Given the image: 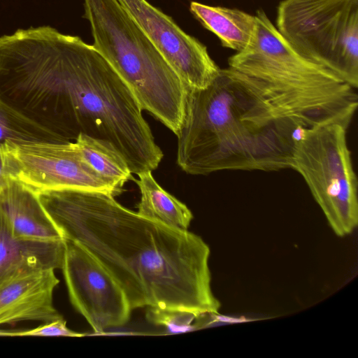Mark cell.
Listing matches in <instances>:
<instances>
[{"mask_svg": "<svg viewBox=\"0 0 358 358\" xmlns=\"http://www.w3.org/2000/svg\"><path fill=\"white\" fill-rule=\"evenodd\" d=\"M36 193L64 239L79 243L106 267L131 310L219 313L221 303L211 287L210 250L201 236L144 217L107 192Z\"/></svg>", "mask_w": 358, "mask_h": 358, "instance_id": "obj_1", "label": "cell"}, {"mask_svg": "<svg viewBox=\"0 0 358 358\" xmlns=\"http://www.w3.org/2000/svg\"><path fill=\"white\" fill-rule=\"evenodd\" d=\"M177 163L187 173L275 171L291 166L302 129L280 116L241 73L220 69L205 88H187Z\"/></svg>", "mask_w": 358, "mask_h": 358, "instance_id": "obj_2", "label": "cell"}, {"mask_svg": "<svg viewBox=\"0 0 358 358\" xmlns=\"http://www.w3.org/2000/svg\"><path fill=\"white\" fill-rule=\"evenodd\" d=\"M44 128L64 143L83 134L110 143L131 173L155 170L163 157L136 97L106 59L77 36L62 34L44 82Z\"/></svg>", "mask_w": 358, "mask_h": 358, "instance_id": "obj_3", "label": "cell"}, {"mask_svg": "<svg viewBox=\"0 0 358 358\" xmlns=\"http://www.w3.org/2000/svg\"><path fill=\"white\" fill-rule=\"evenodd\" d=\"M248 46L229 59L281 117L301 129L329 124L348 128L358 106L356 89L300 53L258 10Z\"/></svg>", "mask_w": 358, "mask_h": 358, "instance_id": "obj_4", "label": "cell"}, {"mask_svg": "<svg viewBox=\"0 0 358 358\" xmlns=\"http://www.w3.org/2000/svg\"><path fill=\"white\" fill-rule=\"evenodd\" d=\"M92 45L130 89L142 110L176 135L181 126L187 89L117 0H84Z\"/></svg>", "mask_w": 358, "mask_h": 358, "instance_id": "obj_5", "label": "cell"}, {"mask_svg": "<svg viewBox=\"0 0 358 358\" xmlns=\"http://www.w3.org/2000/svg\"><path fill=\"white\" fill-rule=\"evenodd\" d=\"M347 129L339 124L302 129L290 166L303 177L329 227L339 237L350 235L358 224L357 178Z\"/></svg>", "mask_w": 358, "mask_h": 358, "instance_id": "obj_6", "label": "cell"}, {"mask_svg": "<svg viewBox=\"0 0 358 358\" xmlns=\"http://www.w3.org/2000/svg\"><path fill=\"white\" fill-rule=\"evenodd\" d=\"M277 29L300 53L358 87V0H283Z\"/></svg>", "mask_w": 358, "mask_h": 358, "instance_id": "obj_7", "label": "cell"}, {"mask_svg": "<svg viewBox=\"0 0 358 358\" xmlns=\"http://www.w3.org/2000/svg\"><path fill=\"white\" fill-rule=\"evenodd\" d=\"M4 144L10 177L35 192L76 189L114 196L122 193L92 167L74 141Z\"/></svg>", "mask_w": 358, "mask_h": 358, "instance_id": "obj_8", "label": "cell"}, {"mask_svg": "<svg viewBox=\"0 0 358 358\" xmlns=\"http://www.w3.org/2000/svg\"><path fill=\"white\" fill-rule=\"evenodd\" d=\"M70 301L96 334L126 324L131 308L110 273L79 243L64 239L61 268Z\"/></svg>", "mask_w": 358, "mask_h": 358, "instance_id": "obj_9", "label": "cell"}, {"mask_svg": "<svg viewBox=\"0 0 358 358\" xmlns=\"http://www.w3.org/2000/svg\"><path fill=\"white\" fill-rule=\"evenodd\" d=\"M171 66L187 88L203 89L220 68L206 47L146 0H117Z\"/></svg>", "mask_w": 358, "mask_h": 358, "instance_id": "obj_10", "label": "cell"}, {"mask_svg": "<svg viewBox=\"0 0 358 358\" xmlns=\"http://www.w3.org/2000/svg\"><path fill=\"white\" fill-rule=\"evenodd\" d=\"M55 269L44 260L28 258L0 272V325L63 317L53 305V292L59 282Z\"/></svg>", "mask_w": 358, "mask_h": 358, "instance_id": "obj_11", "label": "cell"}, {"mask_svg": "<svg viewBox=\"0 0 358 358\" xmlns=\"http://www.w3.org/2000/svg\"><path fill=\"white\" fill-rule=\"evenodd\" d=\"M0 212L15 238L40 241L64 239L37 193L15 179L10 178L0 193Z\"/></svg>", "mask_w": 358, "mask_h": 358, "instance_id": "obj_12", "label": "cell"}, {"mask_svg": "<svg viewBox=\"0 0 358 358\" xmlns=\"http://www.w3.org/2000/svg\"><path fill=\"white\" fill-rule=\"evenodd\" d=\"M190 10L207 29L215 34L223 46L238 52L250 43L256 28L255 16L238 9L210 6L192 1Z\"/></svg>", "mask_w": 358, "mask_h": 358, "instance_id": "obj_13", "label": "cell"}, {"mask_svg": "<svg viewBox=\"0 0 358 358\" xmlns=\"http://www.w3.org/2000/svg\"><path fill=\"white\" fill-rule=\"evenodd\" d=\"M136 180L141 199L137 213L167 226L187 230L193 215L187 206L165 191L155 180L152 172L138 175Z\"/></svg>", "mask_w": 358, "mask_h": 358, "instance_id": "obj_14", "label": "cell"}, {"mask_svg": "<svg viewBox=\"0 0 358 358\" xmlns=\"http://www.w3.org/2000/svg\"><path fill=\"white\" fill-rule=\"evenodd\" d=\"M64 252V239L40 241L17 238L0 212V272L12 264L28 258H38L61 269Z\"/></svg>", "mask_w": 358, "mask_h": 358, "instance_id": "obj_15", "label": "cell"}, {"mask_svg": "<svg viewBox=\"0 0 358 358\" xmlns=\"http://www.w3.org/2000/svg\"><path fill=\"white\" fill-rule=\"evenodd\" d=\"M74 142L92 167L122 192L124 183L133 177L118 150L106 141L83 134Z\"/></svg>", "mask_w": 358, "mask_h": 358, "instance_id": "obj_16", "label": "cell"}, {"mask_svg": "<svg viewBox=\"0 0 358 358\" xmlns=\"http://www.w3.org/2000/svg\"><path fill=\"white\" fill-rule=\"evenodd\" d=\"M64 143L57 136L32 122L0 99V143Z\"/></svg>", "mask_w": 358, "mask_h": 358, "instance_id": "obj_17", "label": "cell"}, {"mask_svg": "<svg viewBox=\"0 0 358 358\" xmlns=\"http://www.w3.org/2000/svg\"><path fill=\"white\" fill-rule=\"evenodd\" d=\"M145 316L149 322L164 327L167 334L184 333L198 329L194 322L199 316L189 311L149 307Z\"/></svg>", "mask_w": 358, "mask_h": 358, "instance_id": "obj_18", "label": "cell"}, {"mask_svg": "<svg viewBox=\"0 0 358 358\" xmlns=\"http://www.w3.org/2000/svg\"><path fill=\"white\" fill-rule=\"evenodd\" d=\"M85 334L74 331L66 326V320L62 317L58 320L45 322L38 327L24 331H16V336H70L81 337Z\"/></svg>", "mask_w": 358, "mask_h": 358, "instance_id": "obj_19", "label": "cell"}, {"mask_svg": "<svg viewBox=\"0 0 358 358\" xmlns=\"http://www.w3.org/2000/svg\"><path fill=\"white\" fill-rule=\"evenodd\" d=\"M10 177L9 176L6 151L4 143H0V193L7 185Z\"/></svg>", "mask_w": 358, "mask_h": 358, "instance_id": "obj_20", "label": "cell"}, {"mask_svg": "<svg viewBox=\"0 0 358 358\" xmlns=\"http://www.w3.org/2000/svg\"><path fill=\"white\" fill-rule=\"evenodd\" d=\"M209 315L211 320L209 322H207L206 327H207V324H212L214 323L238 324L253 321V320L245 317L243 316L232 317L220 315L219 313H209Z\"/></svg>", "mask_w": 358, "mask_h": 358, "instance_id": "obj_21", "label": "cell"}]
</instances>
